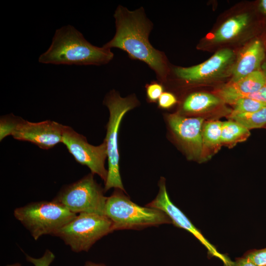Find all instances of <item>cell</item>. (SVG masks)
I'll return each instance as SVG.
<instances>
[{
    "mask_svg": "<svg viewBox=\"0 0 266 266\" xmlns=\"http://www.w3.org/2000/svg\"><path fill=\"white\" fill-rule=\"evenodd\" d=\"M113 16L115 34L102 46L120 49L131 59L145 63L155 72L159 81L164 82L169 72L167 59L164 52L155 48L150 42L149 37L153 24L144 8L130 10L118 5Z\"/></svg>",
    "mask_w": 266,
    "mask_h": 266,
    "instance_id": "6da1fadb",
    "label": "cell"
},
{
    "mask_svg": "<svg viewBox=\"0 0 266 266\" xmlns=\"http://www.w3.org/2000/svg\"><path fill=\"white\" fill-rule=\"evenodd\" d=\"M114 58L110 49L95 46L73 26L57 29L49 48L38 58L42 64L101 66Z\"/></svg>",
    "mask_w": 266,
    "mask_h": 266,
    "instance_id": "7a4b0ae2",
    "label": "cell"
},
{
    "mask_svg": "<svg viewBox=\"0 0 266 266\" xmlns=\"http://www.w3.org/2000/svg\"><path fill=\"white\" fill-rule=\"evenodd\" d=\"M121 191L117 189L107 197L104 208V215L111 221L113 231L172 224L163 211L140 206L132 201Z\"/></svg>",
    "mask_w": 266,
    "mask_h": 266,
    "instance_id": "3957f363",
    "label": "cell"
},
{
    "mask_svg": "<svg viewBox=\"0 0 266 266\" xmlns=\"http://www.w3.org/2000/svg\"><path fill=\"white\" fill-rule=\"evenodd\" d=\"M104 104L109 111L106 135L104 140L106 144L108 167L104 190L107 191L114 188L125 191L119 171L118 132L124 116L137 105V100L133 95L123 98L118 93L112 90L105 97Z\"/></svg>",
    "mask_w": 266,
    "mask_h": 266,
    "instance_id": "277c9868",
    "label": "cell"
},
{
    "mask_svg": "<svg viewBox=\"0 0 266 266\" xmlns=\"http://www.w3.org/2000/svg\"><path fill=\"white\" fill-rule=\"evenodd\" d=\"M13 214L35 240L44 234L53 235L77 215L54 200L31 202L16 208Z\"/></svg>",
    "mask_w": 266,
    "mask_h": 266,
    "instance_id": "5b68a950",
    "label": "cell"
},
{
    "mask_svg": "<svg viewBox=\"0 0 266 266\" xmlns=\"http://www.w3.org/2000/svg\"><path fill=\"white\" fill-rule=\"evenodd\" d=\"M105 215L80 213L53 235L60 237L74 252L88 251L98 240L113 232Z\"/></svg>",
    "mask_w": 266,
    "mask_h": 266,
    "instance_id": "8992f818",
    "label": "cell"
},
{
    "mask_svg": "<svg viewBox=\"0 0 266 266\" xmlns=\"http://www.w3.org/2000/svg\"><path fill=\"white\" fill-rule=\"evenodd\" d=\"M107 199L91 173L62 188L54 200L75 214L85 212L105 215Z\"/></svg>",
    "mask_w": 266,
    "mask_h": 266,
    "instance_id": "52a82bcc",
    "label": "cell"
},
{
    "mask_svg": "<svg viewBox=\"0 0 266 266\" xmlns=\"http://www.w3.org/2000/svg\"><path fill=\"white\" fill-rule=\"evenodd\" d=\"M62 143L76 162L88 166L92 174H98L105 182L108 171L104 166L107 157L105 141L98 146H94L88 143L85 136L71 127L65 126Z\"/></svg>",
    "mask_w": 266,
    "mask_h": 266,
    "instance_id": "ba28073f",
    "label": "cell"
},
{
    "mask_svg": "<svg viewBox=\"0 0 266 266\" xmlns=\"http://www.w3.org/2000/svg\"><path fill=\"white\" fill-rule=\"evenodd\" d=\"M235 58L233 50L224 48L201 64L187 67H176L173 72L177 78L189 83L208 82L231 73Z\"/></svg>",
    "mask_w": 266,
    "mask_h": 266,
    "instance_id": "9c48e42d",
    "label": "cell"
},
{
    "mask_svg": "<svg viewBox=\"0 0 266 266\" xmlns=\"http://www.w3.org/2000/svg\"><path fill=\"white\" fill-rule=\"evenodd\" d=\"M159 186V191L156 198L146 204V206L163 211L169 217L174 226L192 234L206 248L209 258L214 257L219 258L223 263V266L231 264L232 261L229 257L220 253L187 217L172 202L167 194L164 178H161Z\"/></svg>",
    "mask_w": 266,
    "mask_h": 266,
    "instance_id": "30bf717a",
    "label": "cell"
},
{
    "mask_svg": "<svg viewBox=\"0 0 266 266\" xmlns=\"http://www.w3.org/2000/svg\"><path fill=\"white\" fill-rule=\"evenodd\" d=\"M167 120L188 159L200 161L202 151L203 118L186 117L174 113L168 115Z\"/></svg>",
    "mask_w": 266,
    "mask_h": 266,
    "instance_id": "8fae6325",
    "label": "cell"
},
{
    "mask_svg": "<svg viewBox=\"0 0 266 266\" xmlns=\"http://www.w3.org/2000/svg\"><path fill=\"white\" fill-rule=\"evenodd\" d=\"M64 127L54 121L33 123L21 118L12 136L15 139L31 142L41 149H49L62 142Z\"/></svg>",
    "mask_w": 266,
    "mask_h": 266,
    "instance_id": "7c38bea8",
    "label": "cell"
},
{
    "mask_svg": "<svg viewBox=\"0 0 266 266\" xmlns=\"http://www.w3.org/2000/svg\"><path fill=\"white\" fill-rule=\"evenodd\" d=\"M265 56L263 42L255 39L248 43L239 53L233 66L229 83L237 82L259 70Z\"/></svg>",
    "mask_w": 266,
    "mask_h": 266,
    "instance_id": "4fadbf2b",
    "label": "cell"
},
{
    "mask_svg": "<svg viewBox=\"0 0 266 266\" xmlns=\"http://www.w3.org/2000/svg\"><path fill=\"white\" fill-rule=\"evenodd\" d=\"M266 86V75L259 70L255 71L241 80L228 82L214 94L224 103L233 104L243 96L255 92Z\"/></svg>",
    "mask_w": 266,
    "mask_h": 266,
    "instance_id": "5bb4252c",
    "label": "cell"
},
{
    "mask_svg": "<svg viewBox=\"0 0 266 266\" xmlns=\"http://www.w3.org/2000/svg\"><path fill=\"white\" fill-rule=\"evenodd\" d=\"M222 122L212 120L204 123L202 132V151L200 162L210 159L221 149Z\"/></svg>",
    "mask_w": 266,
    "mask_h": 266,
    "instance_id": "9a60e30c",
    "label": "cell"
},
{
    "mask_svg": "<svg viewBox=\"0 0 266 266\" xmlns=\"http://www.w3.org/2000/svg\"><path fill=\"white\" fill-rule=\"evenodd\" d=\"M223 103L221 99L215 94L194 92L185 99L182 109L186 113L200 114L209 111Z\"/></svg>",
    "mask_w": 266,
    "mask_h": 266,
    "instance_id": "2e32d148",
    "label": "cell"
},
{
    "mask_svg": "<svg viewBox=\"0 0 266 266\" xmlns=\"http://www.w3.org/2000/svg\"><path fill=\"white\" fill-rule=\"evenodd\" d=\"M249 19L247 13L239 14L229 18L214 33L212 41L222 43L235 38L246 28Z\"/></svg>",
    "mask_w": 266,
    "mask_h": 266,
    "instance_id": "e0dca14e",
    "label": "cell"
},
{
    "mask_svg": "<svg viewBox=\"0 0 266 266\" xmlns=\"http://www.w3.org/2000/svg\"><path fill=\"white\" fill-rule=\"evenodd\" d=\"M250 135V130L233 120L222 122L221 143L222 145L232 148L237 143L246 141Z\"/></svg>",
    "mask_w": 266,
    "mask_h": 266,
    "instance_id": "ac0fdd59",
    "label": "cell"
},
{
    "mask_svg": "<svg viewBox=\"0 0 266 266\" xmlns=\"http://www.w3.org/2000/svg\"><path fill=\"white\" fill-rule=\"evenodd\" d=\"M229 118L249 130L261 128L266 125V107L253 113L230 115Z\"/></svg>",
    "mask_w": 266,
    "mask_h": 266,
    "instance_id": "d6986e66",
    "label": "cell"
},
{
    "mask_svg": "<svg viewBox=\"0 0 266 266\" xmlns=\"http://www.w3.org/2000/svg\"><path fill=\"white\" fill-rule=\"evenodd\" d=\"M232 105L233 109L230 115L253 113L266 107V103L247 98H240Z\"/></svg>",
    "mask_w": 266,
    "mask_h": 266,
    "instance_id": "ffe728a7",
    "label": "cell"
},
{
    "mask_svg": "<svg viewBox=\"0 0 266 266\" xmlns=\"http://www.w3.org/2000/svg\"><path fill=\"white\" fill-rule=\"evenodd\" d=\"M21 118L10 114L2 116L0 119V140L12 135Z\"/></svg>",
    "mask_w": 266,
    "mask_h": 266,
    "instance_id": "44dd1931",
    "label": "cell"
},
{
    "mask_svg": "<svg viewBox=\"0 0 266 266\" xmlns=\"http://www.w3.org/2000/svg\"><path fill=\"white\" fill-rule=\"evenodd\" d=\"M243 256L257 266H266V248L250 250Z\"/></svg>",
    "mask_w": 266,
    "mask_h": 266,
    "instance_id": "7402d4cb",
    "label": "cell"
},
{
    "mask_svg": "<svg viewBox=\"0 0 266 266\" xmlns=\"http://www.w3.org/2000/svg\"><path fill=\"white\" fill-rule=\"evenodd\" d=\"M164 87L161 83L152 82L146 86V95L148 100L151 102L158 101L163 93Z\"/></svg>",
    "mask_w": 266,
    "mask_h": 266,
    "instance_id": "603a6c76",
    "label": "cell"
},
{
    "mask_svg": "<svg viewBox=\"0 0 266 266\" xmlns=\"http://www.w3.org/2000/svg\"><path fill=\"white\" fill-rule=\"evenodd\" d=\"M27 261L32 263L34 266H49L55 259V255L50 250L47 249L43 255L39 258H35L26 255Z\"/></svg>",
    "mask_w": 266,
    "mask_h": 266,
    "instance_id": "cb8c5ba5",
    "label": "cell"
},
{
    "mask_svg": "<svg viewBox=\"0 0 266 266\" xmlns=\"http://www.w3.org/2000/svg\"><path fill=\"white\" fill-rule=\"evenodd\" d=\"M159 106L163 109H168L173 106L177 102L175 96L169 92H163L158 100Z\"/></svg>",
    "mask_w": 266,
    "mask_h": 266,
    "instance_id": "d4e9b609",
    "label": "cell"
},
{
    "mask_svg": "<svg viewBox=\"0 0 266 266\" xmlns=\"http://www.w3.org/2000/svg\"><path fill=\"white\" fill-rule=\"evenodd\" d=\"M242 98H250L260 102L266 103V86L258 91L243 96Z\"/></svg>",
    "mask_w": 266,
    "mask_h": 266,
    "instance_id": "484cf974",
    "label": "cell"
},
{
    "mask_svg": "<svg viewBox=\"0 0 266 266\" xmlns=\"http://www.w3.org/2000/svg\"><path fill=\"white\" fill-rule=\"evenodd\" d=\"M228 266H257L249 260L248 259L242 256L236 258L234 261Z\"/></svg>",
    "mask_w": 266,
    "mask_h": 266,
    "instance_id": "4316f807",
    "label": "cell"
},
{
    "mask_svg": "<svg viewBox=\"0 0 266 266\" xmlns=\"http://www.w3.org/2000/svg\"><path fill=\"white\" fill-rule=\"evenodd\" d=\"M260 10L264 14H266V0H262L259 3Z\"/></svg>",
    "mask_w": 266,
    "mask_h": 266,
    "instance_id": "83f0119b",
    "label": "cell"
},
{
    "mask_svg": "<svg viewBox=\"0 0 266 266\" xmlns=\"http://www.w3.org/2000/svg\"><path fill=\"white\" fill-rule=\"evenodd\" d=\"M85 266H106L102 264H98V263L92 262L90 261H88L85 263Z\"/></svg>",
    "mask_w": 266,
    "mask_h": 266,
    "instance_id": "f1b7e54d",
    "label": "cell"
},
{
    "mask_svg": "<svg viewBox=\"0 0 266 266\" xmlns=\"http://www.w3.org/2000/svg\"><path fill=\"white\" fill-rule=\"evenodd\" d=\"M6 266H21V264L19 263H16L12 265H9Z\"/></svg>",
    "mask_w": 266,
    "mask_h": 266,
    "instance_id": "f546056e",
    "label": "cell"
}]
</instances>
